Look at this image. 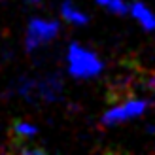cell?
<instances>
[{"label": "cell", "instance_id": "1", "mask_svg": "<svg viewBox=\"0 0 155 155\" xmlns=\"http://www.w3.org/2000/svg\"><path fill=\"white\" fill-rule=\"evenodd\" d=\"M66 72L74 80H95L104 72L106 63L95 49L80 42H72L66 49Z\"/></svg>", "mask_w": 155, "mask_h": 155}, {"label": "cell", "instance_id": "2", "mask_svg": "<svg viewBox=\"0 0 155 155\" xmlns=\"http://www.w3.org/2000/svg\"><path fill=\"white\" fill-rule=\"evenodd\" d=\"M15 93L28 102H55L63 97V80L57 74L44 78H21L15 83Z\"/></svg>", "mask_w": 155, "mask_h": 155}, {"label": "cell", "instance_id": "3", "mask_svg": "<svg viewBox=\"0 0 155 155\" xmlns=\"http://www.w3.org/2000/svg\"><path fill=\"white\" fill-rule=\"evenodd\" d=\"M150 108V100L142 98V97H130L123 102H117L115 106L108 108L100 117V125L102 127H117L123 125L127 121L138 119L148 112Z\"/></svg>", "mask_w": 155, "mask_h": 155}, {"label": "cell", "instance_id": "4", "mask_svg": "<svg viewBox=\"0 0 155 155\" xmlns=\"http://www.w3.org/2000/svg\"><path fill=\"white\" fill-rule=\"evenodd\" d=\"M61 32V23L57 19L32 17L25 30V49L28 53L38 51L44 45L51 44Z\"/></svg>", "mask_w": 155, "mask_h": 155}, {"label": "cell", "instance_id": "5", "mask_svg": "<svg viewBox=\"0 0 155 155\" xmlns=\"http://www.w3.org/2000/svg\"><path fill=\"white\" fill-rule=\"evenodd\" d=\"M129 15L140 25L146 32H155V12L144 2H129Z\"/></svg>", "mask_w": 155, "mask_h": 155}, {"label": "cell", "instance_id": "6", "mask_svg": "<svg viewBox=\"0 0 155 155\" xmlns=\"http://www.w3.org/2000/svg\"><path fill=\"white\" fill-rule=\"evenodd\" d=\"M61 19L72 27H85L89 23V15L80 6H76L72 0H63V4H61Z\"/></svg>", "mask_w": 155, "mask_h": 155}, {"label": "cell", "instance_id": "7", "mask_svg": "<svg viewBox=\"0 0 155 155\" xmlns=\"http://www.w3.org/2000/svg\"><path fill=\"white\" fill-rule=\"evenodd\" d=\"M12 134H13V138H17L19 142H32L38 136V127L32 121L19 119L12 125Z\"/></svg>", "mask_w": 155, "mask_h": 155}, {"label": "cell", "instance_id": "8", "mask_svg": "<svg viewBox=\"0 0 155 155\" xmlns=\"http://www.w3.org/2000/svg\"><path fill=\"white\" fill-rule=\"evenodd\" d=\"M97 6L104 8L110 13L114 15H123V13H129V2L127 0H95Z\"/></svg>", "mask_w": 155, "mask_h": 155}, {"label": "cell", "instance_id": "9", "mask_svg": "<svg viewBox=\"0 0 155 155\" xmlns=\"http://www.w3.org/2000/svg\"><path fill=\"white\" fill-rule=\"evenodd\" d=\"M150 85H151V89L155 91V72L151 74V78H150Z\"/></svg>", "mask_w": 155, "mask_h": 155}, {"label": "cell", "instance_id": "10", "mask_svg": "<svg viewBox=\"0 0 155 155\" xmlns=\"http://www.w3.org/2000/svg\"><path fill=\"white\" fill-rule=\"evenodd\" d=\"M25 2H27V4H30V6H38V4L42 2V0H25Z\"/></svg>", "mask_w": 155, "mask_h": 155}, {"label": "cell", "instance_id": "11", "mask_svg": "<svg viewBox=\"0 0 155 155\" xmlns=\"http://www.w3.org/2000/svg\"><path fill=\"white\" fill-rule=\"evenodd\" d=\"M148 133H150V134H155V121L151 123V127L148 129Z\"/></svg>", "mask_w": 155, "mask_h": 155}]
</instances>
